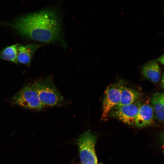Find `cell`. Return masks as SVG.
I'll use <instances>...</instances> for the list:
<instances>
[{"instance_id":"8992f818","label":"cell","mask_w":164,"mask_h":164,"mask_svg":"<svg viewBox=\"0 0 164 164\" xmlns=\"http://www.w3.org/2000/svg\"><path fill=\"white\" fill-rule=\"evenodd\" d=\"M141 104L138 100L129 105L116 106L111 110L109 115L125 124L133 125Z\"/></svg>"},{"instance_id":"5b68a950","label":"cell","mask_w":164,"mask_h":164,"mask_svg":"<svg viewBox=\"0 0 164 164\" xmlns=\"http://www.w3.org/2000/svg\"><path fill=\"white\" fill-rule=\"evenodd\" d=\"M123 85V82L119 81L110 85L106 88L102 102V118L106 117L111 110L119 103Z\"/></svg>"},{"instance_id":"2e32d148","label":"cell","mask_w":164,"mask_h":164,"mask_svg":"<svg viewBox=\"0 0 164 164\" xmlns=\"http://www.w3.org/2000/svg\"><path fill=\"white\" fill-rule=\"evenodd\" d=\"M85 164H95L92 162H87L85 163Z\"/></svg>"},{"instance_id":"30bf717a","label":"cell","mask_w":164,"mask_h":164,"mask_svg":"<svg viewBox=\"0 0 164 164\" xmlns=\"http://www.w3.org/2000/svg\"><path fill=\"white\" fill-rule=\"evenodd\" d=\"M140 96L141 94L138 91L123 85L121 89L120 102L116 106L128 105L134 103L138 101Z\"/></svg>"},{"instance_id":"52a82bcc","label":"cell","mask_w":164,"mask_h":164,"mask_svg":"<svg viewBox=\"0 0 164 164\" xmlns=\"http://www.w3.org/2000/svg\"><path fill=\"white\" fill-rule=\"evenodd\" d=\"M154 114L152 105L142 104L136 118L135 125L138 128H142L151 125L153 121Z\"/></svg>"},{"instance_id":"9c48e42d","label":"cell","mask_w":164,"mask_h":164,"mask_svg":"<svg viewBox=\"0 0 164 164\" xmlns=\"http://www.w3.org/2000/svg\"><path fill=\"white\" fill-rule=\"evenodd\" d=\"M143 76L154 83H157L160 80V70L156 60L150 61L143 66L142 69Z\"/></svg>"},{"instance_id":"ba28073f","label":"cell","mask_w":164,"mask_h":164,"mask_svg":"<svg viewBox=\"0 0 164 164\" xmlns=\"http://www.w3.org/2000/svg\"><path fill=\"white\" fill-rule=\"evenodd\" d=\"M40 46L36 43L24 45H19L17 47L18 62L29 67L35 52Z\"/></svg>"},{"instance_id":"7a4b0ae2","label":"cell","mask_w":164,"mask_h":164,"mask_svg":"<svg viewBox=\"0 0 164 164\" xmlns=\"http://www.w3.org/2000/svg\"><path fill=\"white\" fill-rule=\"evenodd\" d=\"M39 99L46 107H61L67 102L54 85L51 76L40 79L32 84Z\"/></svg>"},{"instance_id":"3957f363","label":"cell","mask_w":164,"mask_h":164,"mask_svg":"<svg viewBox=\"0 0 164 164\" xmlns=\"http://www.w3.org/2000/svg\"><path fill=\"white\" fill-rule=\"evenodd\" d=\"M11 100L14 104L28 109L39 111L46 107L40 101L32 84L23 87Z\"/></svg>"},{"instance_id":"5bb4252c","label":"cell","mask_w":164,"mask_h":164,"mask_svg":"<svg viewBox=\"0 0 164 164\" xmlns=\"http://www.w3.org/2000/svg\"><path fill=\"white\" fill-rule=\"evenodd\" d=\"M157 60L161 64L164 65V54L159 57Z\"/></svg>"},{"instance_id":"4fadbf2b","label":"cell","mask_w":164,"mask_h":164,"mask_svg":"<svg viewBox=\"0 0 164 164\" xmlns=\"http://www.w3.org/2000/svg\"><path fill=\"white\" fill-rule=\"evenodd\" d=\"M159 139L160 143L163 147H164V133L160 134L159 136Z\"/></svg>"},{"instance_id":"9a60e30c","label":"cell","mask_w":164,"mask_h":164,"mask_svg":"<svg viewBox=\"0 0 164 164\" xmlns=\"http://www.w3.org/2000/svg\"><path fill=\"white\" fill-rule=\"evenodd\" d=\"M161 84L162 86L164 87V73L163 75L162 80H161Z\"/></svg>"},{"instance_id":"277c9868","label":"cell","mask_w":164,"mask_h":164,"mask_svg":"<svg viewBox=\"0 0 164 164\" xmlns=\"http://www.w3.org/2000/svg\"><path fill=\"white\" fill-rule=\"evenodd\" d=\"M97 138L95 135L88 131L78 137L77 142L81 164L87 162L98 164L95 149Z\"/></svg>"},{"instance_id":"6da1fadb","label":"cell","mask_w":164,"mask_h":164,"mask_svg":"<svg viewBox=\"0 0 164 164\" xmlns=\"http://www.w3.org/2000/svg\"><path fill=\"white\" fill-rule=\"evenodd\" d=\"M12 26L23 36L41 42H53L60 37V19L53 10L25 15L16 19Z\"/></svg>"},{"instance_id":"e0dca14e","label":"cell","mask_w":164,"mask_h":164,"mask_svg":"<svg viewBox=\"0 0 164 164\" xmlns=\"http://www.w3.org/2000/svg\"></svg>"},{"instance_id":"7c38bea8","label":"cell","mask_w":164,"mask_h":164,"mask_svg":"<svg viewBox=\"0 0 164 164\" xmlns=\"http://www.w3.org/2000/svg\"><path fill=\"white\" fill-rule=\"evenodd\" d=\"M19 45L14 44L2 49L0 51V59L18 63L17 47Z\"/></svg>"},{"instance_id":"8fae6325","label":"cell","mask_w":164,"mask_h":164,"mask_svg":"<svg viewBox=\"0 0 164 164\" xmlns=\"http://www.w3.org/2000/svg\"><path fill=\"white\" fill-rule=\"evenodd\" d=\"M151 102L157 119L160 121H164V92L154 94Z\"/></svg>"}]
</instances>
